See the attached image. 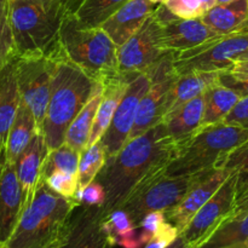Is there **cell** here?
<instances>
[{
    "label": "cell",
    "instance_id": "1",
    "mask_svg": "<svg viewBox=\"0 0 248 248\" xmlns=\"http://www.w3.org/2000/svg\"><path fill=\"white\" fill-rule=\"evenodd\" d=\"M177 152V143L170 137L164 123L128 140L118 154L107 157L96 179L106 190L101 206L104 216L121 208L140 182L166 169Z\"/></svg>",
    "mask_w": 248,
    "mask_h": 248
},
{
    "label": "cell",
    "instance_id": "2",
    "mask_svg": "<svg viewBox=\"0 0 248 248\" xmlns=\"http://www.w3.org/2000/svg\"><path fill=\"white\" fill-rule=\"evenodd\" d=\"M79 206L74 199L53 191L40 179L28 199L7 248H45L62 236L73 211Z\"/></svg>",
    "mask_w": 248,
    "mask_h": 248
},
{
    "label": "cell",
    "instance_id": "3",
    "mask_svg": "<svg viewBox=\"0 0 248 248\" xmlns=\"http://www.w3.org/2000/svg\"><path fill=\"white\" fill-rule=\"evenodd\" d=\"M98 84L68 60L67 56L58 61L45 120L40 130L48 150L64 144L68 127L90 101Z\"/></svg>",
    "mask_w": 248,
    "mask_h": 248
},
{
    "label": "cell",
    "instance_id": "4",
    "mask_svg": "<svg viewBox=\"0 0 248 248\" xmlns=\"http://www.w3.org/2000/svg\"><path fill=\"white\" fill-rule=\"evenodd\" d=\"M72 16L77 15L61 2L43 5L10 0V22L17 56L53 55L62 50L61 27Z\"/></svg>",
    "mask_w": 248,
    "mask_h": 248
},
{
    "label": "cell",
    "instance_id": "5",
    "mask_svg": "<svg viewBox=\"0 0 248 248\" xmlns=\"http://www.w3.org/2000/svg\"><path fill=\"white\" fill-rule=\"evenodd\" d=\"M246 142L248 127L244 126L220 123L201 127L186 142L177 144L176 155L167 165L165 173L179 177L210 172Z\"/></svg>",
    "mask_w": 248,
    "mask_h": 248
},
{
    "label": "cell",
    "instance_id": "6",
    "mask_svg": "<svg viewBox=\"0 0 248 248\" xmlns=\"http://www.w3.org/2000/svg\"><path fill=\"white\" fill-rule=\"evenodd\" d=\"M60 36L68 60L96 82L104 84L120 74L118 46L102 27H85L72 16L63 21Z\"/></svg>",
    "mask_w": 248,
    "mask_h": 248
},
{
    "label": "cell",
    "instance_id": "7",
    "mask_svg": "<svg viewBox=\"0 0 248 248\" xmlns=\"http://www.w3.org/2000/svg\"><path fill=\"white\" fill-rule=\"evenodd\" d=\"M165 171L166 169L156 171L140 182L130 198L121 206V208L128 213L137 228L147 213L154 211L166 212L181 202L191 186L203 174L171 177L167 176Z\"/></svg>",
    "mask_w": 248,
    "mask_h": 248
},
{
    "label": "cell",
    "instance_id": "8",
    "mask_svg": "<svg viewBox=\"0 0 248 248\" xmlns=\"http://www.w3.org/2000/svg\"><path fill=\"white\" fill-rule=\"evenodd\" d=\"M248 50V24L225 35H218L200 46L174 53V69L183 75L191 72L230 70L245 51Z\"/></svg>",
    "mask_w": 248,
    "mask_h": 248
},
{
    "label": "cell",
    "instance_id": "9",
    "mask_svg": "<svg viewBox=\"0 0 248 248\" xmlns=\"http://www.w3.org/2000/svg\"><path fill=\"white\" fill-rule=\"evenodd\" d=\"M65 56L63 48L53 55L17 56L15 58L21 98L33 111L39 131L45 120L58 61Z\"/></svg>",
    "mask_w": 248,
    "mask_h": 248
},
{
    "label": "cell",
    "instance_id": "10",
    "mask_svg": "<svg viewBox=\"0 0 248 248\" xmlns=\"http://www.w3.org/2000/svg\"><path fill=\"white\" fill-rule=\"evenodd\" d=\"M169 53L162 44V26L152 15L132 38L118 47L119 70L132 75L148 73Z\"/></svg>",
    "mask_w": 248,
    "mask_h": 248
},
{
    "label": "cell",
    "instance_id": "11",
    "mask_svg": "<svg viewBox=\"0 0 248 248\" xmlns=\"http://www.w3.org/2000/svg\"><path fill=\"white\" fill-rule=\"evenodd\" d=\"M236 174H230L217 193L182 230L179 235L191 248L202 246L213 232L232 216L236 203Z\"/></svg>",
    "mask_w": 248,
    "mask_h": 248
},
{
    "label": "cell",
    "instance_id": "12",
    "mask_svg": "<svg viewBox=\"0 0 248 248\" xmlns=\"http://www.w3.org/2000/svg\"><path fill=\"white\" fill-rule=\"evenodd\" d=\"M173 62L174 52H170L159 64L148 72L152 82L147 93L140 102L130 140L143 135L152 127L161 124L164 120L167 96L172 85L178 78Z\"/></svg>",
    "mask_w": 248,
    "mask_h": 248
},
{
    "label": "cell",
    "instance_id": "13",
    "mask_svg": "<svg viewBox=\"0 0 248 248\" xmlns=\"http://www.w3.org/2000/svg\"><path fill=\"white\" fill-rule=\"evenodd\" d=\"M150 82L152 80L149 73H140L128 85L114 114L110 126L101 140V143L106 149L107 157L118 154L121 148L130 140L138 106L142 97L147 93Z\"/></svg>",
    "mask_w": 248,
    "mask_h": 248
},
{
    "label": "cell",
    "instance_id": "14",
    "mask_svg": "<svg viewBox=\"0 0 248 248\" xmlns=\"http://www.w3.org/2000/svg\"><path fill=\"white\" fill-rule=\"evenodd\" d=\"M101 206L79 205L63 232L60 248H113L103 228Z\"/></svg>",
    "mask_w": 248,
    "mask_h": 248
},
{
    "label": "cell",
    "instance_id": "15",
    "mask_svg": "<svg viewBox=\"0 0 248 248\" xmlns=\"http://www.w3.org/2000/svg\"><path fill=\"white\" fill-rule=\"evenodd\" d=\"M230 174L232 172L223 167L203 173L182 199L181 202L165 212L167 222L174 225L181 234L191 218L217 193Z\"/></svg>",
    "mask_w": 248,
    "mask_h": 248
},
{
    "label": "cell",
    "instance_id": "16",
    "mask_svg": "<svg viewBox=\"0 0 248 248\" xmlns=\"http://www.w3.org/2000/svg\"><path fill=\"white\" fill-rule=\"evenodd\" d=\"M23 207V193L16 165L5 162L0 173V246H4L14 234Z\"/></svg>",
    "mask_w": 248,
    "mask_h": 248
},
{
    "label": "cell",
    "instance_id": "17",
    "mask_svg": "<svg viewBox=\"0 0 248 248\" xmlns=\"http://www.w3.org/2000/svg\"><path fill=\"white\" fill-rule=\"evenodd\" d=\"M157 5L150 0H128L101 27L120 47L142 28L145 21L154 14Z\"/></svg>",
    "mask_w": 248,
    "mask_h": 248
},
{
    "label": "cell",
    "instance_id": "18",
    "mask_svg": "<svg viewBox=\"0 0 248 248\" xmlns=\"http://www.w3.org/2000/svg\"><path fill=\"white\" fill-rule=\"evenodd\" d=\"M218 36L201 18H176L162 26V44L169 52L179 53L208 43Z\"/></svg>",
    "mask_w": 248,
    "mask_h": 248
},
{
    "label": "cell",
    "instance_id": "19",
    "mask_svg": "<svg viewBox=\"0 0 248 248\" xmlns=\"http://www.w3.org/2000/svg\"><path fill=\"white\" fill-rule=\"evenodd\" d=\"M48 152L50 150L46 144L43 132L38 131L15 164L17 177H18L22 193H23L24 205L28 199L33 195L34 190L40 181L44 162L47 157Z\"/></svg>",
    "mask_w": 248,
    "mask_h": 248
},
{
    "label": "cell",
    "instance_id": "20",
    "mask_svg": "<svg viewBox=\"0 0 248 248\" xmlns=\"http://www.w3.org/2000/svg\"><path fill=\"white\" fill-rule=\"evenodd\" d=\"M137 75L124 74L120 72L116 77L107 80L103 84V97L97 110L93 127L90 136V145L98 143L110 126L116 109L127 90L128 85Z\"/></svg>",
    "mask_w": 248,
    "mask_h": 248
},
{
    "label": "cell",
    "instance_id": "21",
    "mask_svg": "<svg viewBox=\"0 0 248 248\" xmlns=\"http://www.w3.org/2000/svg\"><path fill=\"white\" fill-rule=\"evenodd\" d=\"M219 74L220 72H191L178 75L167 96L164 119L186 102L202 96L208 87L218 81Z\"/></svg>",
    "mask_w": 248,
    "mask_h": 248
},
{
    "label": "cell",
    "instance_id": "22",
    "mask_svg": "<svg viewBox=\"0 0 248 248\" xmlns=\"http://www.w3.org/2000/svg\"><path fill=\"white\" fill-rule=\"evenodd\" d=\"M203 111L205 98L202 94L170 113L162 123L166 126L170 137L177 144H182L202 127Z\"/></svg>",
    "mask_w": 248,
    "mask_h": 248
},
{
    "label": "cell",
    "instance_id": "23",
    "mask_svg": "<svg viewBox=\"0 0 248 248\" xmlns=\"http://www.w3.org/2000/svg\"><path fill=\"white\" fill-rule=\"evenodd\" d=\"M15 60L0 72V148L6 150L10 128L21 104Z\"/></svg>",
    "mask_w": 248,
    "mask_h": 248
},
{
    "label": "cell",
    "instance_id": "24",
    "mask_svg": "<svg viewBox=\"0 0 248 248\" xmlns=\"http://www.w3.org/2000/svg\"><path fill=\"white\" fill-rule=\"evenodd\" d=\"M201 19L218 35H225L241 28L248 21V0H234L217 4L205 12Z\"/></svg>",
    "mask_w": 248,
    "mask_h": 248
},
{
    "label": "cell",
    "instance_id": "25",
    "mask_svg": "<svg viewBox=\"0 0 248 248\" xmlns=\"http://www.w3.org/2000/svg\"><path fill=\"white\" fill-rule=\"evenodd\" d=\"M102 97H103V84H98L90 101L85 104L81 111L73 120L65 133V144L80 154L89 147L90 136Z\"/></svg>",
    "mask_w": 248,
    "mask_h": 248
},
{
    "label": "cell",
    "instance_id": "26",
    "mask_svg": "<svg viewBox=\"0 0 248 248\" xmlns=\"http://www.w3.org/2000/svg\"><path fill=\"white\" fill-rule=\"evenodd\" d=\"M38 131L39 128L33 111L21 99L16 118L10 128L9 137H7L6 150H5L6 162L16 164L18 156L26 149L27 145L29 144L31 138Z\"/></svg>",
    "mask_w": 248,
    "mask_h": 248
},
{
    "label": "cell",
    "instance_id": "27",
    "mask_svg": "<svg viewBox=\"0 0 248 248\" xmlns=\"http://www.w3.org/2000/svg\"><path fill=\"white\" fill-rule=\"evenodd\" d=\"M205 111H203L202 127L220 124L225 120L230 111L235 108L241 97L232 90L223 86L219 81L215 82L203 93Z\"/></svg>",
    "mask_w": 248,
    "mask_h": 248
},
{
    "label": "cell",
    "instance_id": "28",
    "mask_svg": "<svg viewBox=\"0 0 248 248\" xmlns=\"http://www.w3.org/2000/svg\"><path fill=\"white\" fill-rule=\"evenodd\" d=\"M248 242V211L225 220L199 248H224Z\"/></svg>",
    "mask_w": 248,
    "mask_h": 248
},
{
    "label": "cell",
    "instance_id": "29",
    "mask_svg": "<svg viewBox=\"0 0 248 248\" xmlns=\"http://www.w3.org/2000/svg\"><path fill=\"white\" fill-rule=\"evenodd\" d=\"M128 0H85L77 14L78 21L85 27H101Z\"/></svg>",
    "mask_w": 248,
    "mask_h": 248
},
{
    "label": "cell",
    "instance_id": "30",
    "mask_svg": "<svg viewBox=\"0 0 248 248\" xmlns=\"http://www.w3.org/2000/svg\"><path fill=\"white\" fill-rule=\"evenodd\" d=\"M80 155V153L75 152L65 143L56 149L50 150L44 162L40 179H46L55 172H63L78 177Z\"/></svg>",
    "mask_w": 248,
    "mask_h": 248
},
{
    "label": "cell",
    "instance_id": "31",
    "mask_svg": "<svg viewBox=\"0 0 248 248\" xmlns=\"http://www.w3.org/2000/svg\"><path fill=\"white\" fill-rule=\"evenodd\" d=\"M107 161V153L103 144L98 143L87 147L80 155L79 170H78V182L79 189L89 186L96 179L97 174L101 172Z\"/></svg>",
    "mask_w": 248,
    "mask_h": 248
},
{
    "label": "cell",
    "instance_id": "32",
    "mask_svg": "<svg viewBox=\"0 0 248 248\" xmlns=\"http://www.w3.org/2000/svg\"><path fill=\"white\" fill-rule=\"evenodd\" d=\"M227 169L236 174V199L248 189V142L240 145L218 164L217 169Z\"/></svg>",
    "mask_w": 248,
    "mask_h": 248
},
{
    "label": "cell",
    "instance_id": "33",
    "mask_svg": "<svg viewBox=\"0 0 248 248\" xmlns=\"http://www.w3.org/2000/svg\"><path fill=\"white\" fill-rule=\"evenodd\" d=\"M17 57L10 22V0H0V72Z\"/></svg>",
    "mask_w": 248,
    "mask_h": 248
},
{
    "label": "cell",
    "instance_id": "34",
    "mask_svg": "<svg viewBox=\"0 0 248 248\" xmlns=\"http://www.w3.org/2000/svg\"><path fill=\"white\" fill-rule=\"evenodd\" d=\"M44 181L47 183V186L56 193L65 196V198L74 199L75 194L79 190V182L77 176L63 173V172H55L50 174ZM75 200V199H74Z\"/></svg>",
    "mask_w": 248,
    "mask_h": 248
},
{
    "label": "cell",
    "instance_id": "35",
    "mask_svg": "<svg viewBox=\"0 0 248 248\" xmlns=\"http://www.w3.org/2000/svg\"><path fill=\"white\" fill-rule=\"evenodd\" d=\"M165 5L178 18H201L205 15L201 0H167Z\"/></svg>",
    "mask_w": 248,
    "mask_h": 248
},
{
    "label": "cell",
    "instance_id": "36",
    "mask_svg": "<svg viewBox=\"0 0 248 248\" xmlns=\"http://www.w3.org/2000/svg\"><path fill=\"white\" fill-rule=\"evenodd\" d=\"M166 222V215H165L164 211L149 212L142 218L140 225H138V230H140V237L143 247L153 239V236L161 229V227Z\"/></svg>",
    "mask_w": 248,
    "mask_h": 248
},
{
    "label": "cell",
    "instance_id": "37",
    "mask_svg": "<svg viewBox=\"0 0 248 248\" xmlns=\"http://www.w3.org/2000/svg\"><path fill=\"white\" fill-rule=\"evenodd\" d=\"M106 190L103 186L97 181L91 182L89 186L79 189L74 199L79 205L87 206H103L106 201Z\"/></svg>",
    "mask_w": 248,
    "mask_h": 248
},
{
    "label": "cell",
    "instance_id": "38",
    "mask_svg": "<svg viewBox=\"0 0 248 248\" xmlns=\"http://www.w3.org/2000/svg\"><path fill=\"white\" fill-rule=\"evenodd\" d=\"M178 229L171 223L166 222L143 248H166L178 237Z\"/></svg>",
    "mask_w": 248,
    "mask_h": 248
},
{
    "label": "cell",
    "instance_id": "39",
    "mask_svg": "<svg viewBox=\"0 0 248 248\" xmlns=\"http://www.w3.org/2000/svg\"><path fill=\"white\" fill-rule=\"evenodd\" d=\"M218 81L223 86L236 92L241 98L248 97V77H237L230 73L229 70H225V72H220Z\"/></svg>",
    "mask_w": 248,
    "mask_h": 248
},
{
    "label": "cell",
    "instance_id": "40",
    "mask_svg": "<svg viewBox=\"0 0 248 248\" xmlns=\"http://www.w3.org/2000/svg\"><path fill=\"white\" fill-rule=\"evenodd\" d=\"M223 123L248 127V97L240 99Z\"/></svg>",
    "mask_w": 248,
    "mask_h": 248
},
{
    "label": "cell",
    "instance_id": "41",
    "mask_svg": "<svg viewBox=\"0 0 248 248\" xmlns=\"http://www.w3.org/2000/svg\"><path fill=\"white\" fill-rule=\"evenodd\" d=\"M26 1L31 2H36V4H43V5H48L52 4V2H61V4L65 5L69 9H72L75 14H78V11L80 10V7L82 6L85 0H26Z\"/></svg>",
    "mask_w": 248,
    "mask_h": 248
},
{
    "label": "cell",
    "instance_id": "42",
    "mask_svg": "<svg viewBox=\"0 0 248 248\" xmlns=\"http://www.w3.org/2000/svg\"><path fill=\"white\" fill-rule=\"evenodd\" d=\"M248 211V189L242 194L241 196L236 199V203H235V208H234V212H232V217L234 216L240 215V213H244L247 212Z\"/></svg>",
    "mask_w": 248,
    "mask_h": 248
},
{
    "label": "cell",
    "instance_id": "43",
    "mask_svg": "<svg viewBox=\"0 0 248 248\" xmlns=\"http://www.w3.org/2000/svg\"><path fill=\"white\" fill-rule=\"evenodd\" d=\"M229 72L237 77H248V61L235 62Z\"/></svg>",
    "mask_w": 248,
    "mask_h": 248
},
{
    "label": "cell",
    "instance_id": "44",
    "mask_svg": "<svg viewBox=\"0 0 248 248\" xmlns=\"http://www.w3.org/2000/svg\"><path fill=\"white\" fill-rule=\"evenodd\" d=\"M166 248H191V247L189 246L186 241H184V239L181 236V235H178V237H177V239L174 240V241Z\"/></svg>",
    "mask_w": 248,
    "mask_h": 248
},
{
    "label": "cell",
    "instance_id": "45",
    "mask_svg": "<svg viewBox=\"0 0 248 248\" xmlns=\"http://www.w3.org/2000/svg\"><path fill=\"white\" fill-rule=\"evenodd\" d=\"M201 4H202L203 10H205L206 12L210 9H212L215 5H217V0H201Z\"/></svg>",
    "mask_w": 248,
    "mask_h": 248
},
{
    "label": "cell",
    "instance_id": "46",
    "mask_svg": "<svg viewBox=\"0 0 248 248\" xmlns=\"http://www.w3.org/2000/svg\"><path fill=\"white\" fill-rule=\"evenodd\" d=\"M5 162H6V155H5V150H2L0 148V173H1V170L4 167Z\"/></svg>",
    "mask_w": 248,
    "mask_h": 248
},
{
    "label": "cell",
    "instance_id": "47",
    "mask_svg": "<svg viewBox=\"0 0 248 248\" xmlns=\"http://www.w3.org/2000/svg\"><path fill=\"white\" fill-rule=\"evenodd\" d=\"M63 235V234H62ZM61 239H62V236L60 237V239L58 240H56L55 242H52V244L51 245H48L47 247H45V248H60V245H61Z\"/></svg>",
    "mask_w": 248,
    "mask_h": 248
},
{
    "label": "cell",
    "instance_id": "48",
    "mask_svg": "<svg viewBox=\"0 0 248 248\" xmlns=\"http://www.w3.org/2000/svg\"><path fill=\"white\" fill-rule=\"evenodd\" d=\"M224 248H248V242H242V244H236V245H232V246L224 247Z\"/></svg>",
    "mask_w": 248,
    "mask_h": 248
},
{
    "label": "cell",
    "instance_id": "49",
    "mask_svg": "<svg viewBox=\"0 0 248 248\" xmlns=\"http://www.w3.org/2000/svg\"><path fill=\"white\" fill-rule=\"evenodd\" d=\"M241 61H248V50L245 51L241 56H239V58L236 60V62H241Z\"/></svg>",
    "mask_w": 248,
    "mask_h": 248
},
{
    "label": "cell",
    "instance_id": "50",
    "mask_svg": "<svg viewBox=\"0 0 248 248\" xmlns=\"http://www.w3.org/2000/svg\"><path fill=\"white\" fill-rule=\"evenodd\" d=\"M234 0H217V4H228V2H232Z\"/></svg>",
    "mask_w": 248,
    "mask_h": 248
},
{
    "label": "cell",
    "instance_id": "51",
    "mask_svg": "<svg viewBox=\"0 0 248 248\" xmlns=\"http://www.w3.org/2000/svg\"><path fill=\"white\" fill-rule=\"evenodd\" d=\"M152 2H155V4H165L167 0H150Z\"/></svg>",
    "mask_w": 248,
    "mask_h": 248
},
{
    "label": "cell",
    "instance_id": "52",
    "mask_svg": "<svg viewBox=\"0 0 248 248\" xmlns=\"http://www.w3.org/2000/svg\"><path fill=\"white\" fill-rule=\"evenodd\" d=\"M0 248H7V247H5V246H0Z\"/></svg>",
    "mask_w": 248,
    "mask_h": 248
},
{
    "label": "cell",
    "instance_id": "53",
    "mask_svg": "<svg viewBox=\"0 0 248 248\" xmlns=\"http://www.w3.org/2000/svg\"><path fill=\"white\" fill-rule=\"evenodd\" d=\"M246 23H247V24H248V21H247V22H246Z\"/></svg>",
    "mask_w": 248,
    "mask_h": 248
},
{
    "label": "cell",
    "instance_id": "54",
    "mask_svg": "<svg viewBox=\"0 0 248 248\" xmlns=\"http://www.w3.org/2000/svg\"><path fill=\"white\" fill-rule=\"evenodd\" d=\"M245 24H247V23H245Z\"/></svg>",
    "mask_w": 248,
    "mask_h": 248
}]
</instances>
